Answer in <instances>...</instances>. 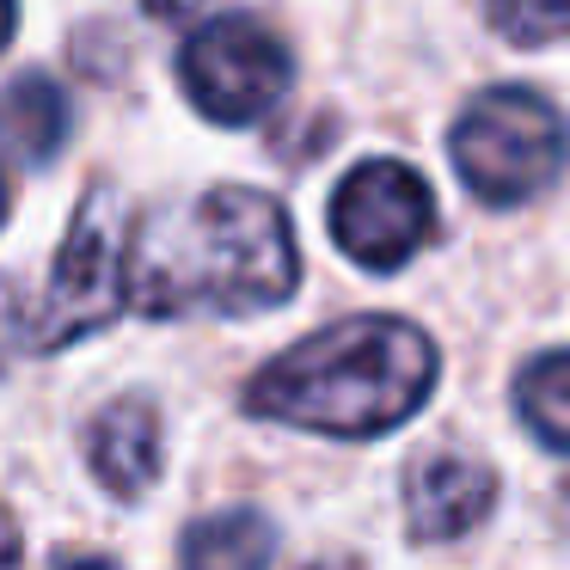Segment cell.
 Instances as JSON below:
<instances>
[{"mask_svg": "<svg viewBox=\"0 0 570 570\" xmlns=\"http://www.w3.org/2000/svg\"><path fill=\"white\" fill-rule=\"evenodd\" d=\"M295 276L288 215L264 190H209L185 209H154L124 239V307L148 320L283 307Z\"/></svg>", "mask_w": 570, "mask_h": 570, "instance_id": "6da1fadb", "label": "cell"}, {"mask_svg": "<svg viewBox=\"0 0 570 570\" xmlns=\"http://www.w3.org/2000/svg\"><path fill=\"white\" fill-rule=\"evenodd\" d=\"M435 386V344L405 320L356 313L264 362L246 405L258 417L325 435H381L405 423Z\"/></svg>", "mask_w": 570, "mask_h": 570, "instance_id": "7a4b0ae2", "label": "cell"}, {"mask_svg": "<svg viewBox=\"0 0 570 570\" xmlns=\"http://www.w3.org/2000/svg\"><path fill=\"white\" fill-rule=\"evenodd\" d=\"M454 173L466 178L472 197L509 203L521 197H540L546 185L558 178V154H564V124L558 111L528 87H497L484 99H472L454 124Z\"/></svg>", "mask_w": 570, "mask_h": 570, "instance_id": "3957f363", "label": "cell"}, {"mask_svg": "<svg viewBox=\"0 0 570 570\" xmlns=\"http://www.w3.org/2000/svg\"><path fill=\"white\" fill-rule=\"evenodd\" d=\"M124 239H129L124 203L111 190H92L87 209L75 215V227L62 239L50 295H43V307L26 325L31 350H62L75 337L99 332L111 313H124Z\"/></svg>", "mask_w": 570, "mask_h": 570, "instance_id": "277c9868", "label": "cell"}, {"mask_svg": "<svg viewBox=\"0 0 570 570\" xmlns=\"http://www.w3.org/2000/svg\"><path fill=\"white\" fill-rule=\"evenodd\" d=\"M178 80L215 124H258L288 92V50L252 13H222L185 43Z\"/></svg>", "mask_w": 570, "mask_h": 570, "instance_id": "5b68a950", "label": "cell"}, {"mask_svg": "<svg viewBox=\"0 0 570 570\" xmlns=\"http://www.w3.org/2000/svg\"><path fill=\"white\" fill-rule=\"evenodd\" d=\"M435 234V197L405 160H368L337 185L332 239L362 271H399Z\"/></svg>", "mask_w": 570, "mask_h": 570, "instance_id": "8992f818", "label": "cell"}, {"mask_svg": "<svg viewBox=\"0 0 570 570\" xmlns=\"http://www.w3.org/2000/svg\"><path fill=\"white\" fill-rule=\"evenodd\" d=\"M497 472L472 454H430L423 466H411L405 491V521L417 540H454V533L479 528L491 515Z\"/></svg>", "mask_w": 570, "mask_h": 570, "instance_id": "52a82bcc", "label": "cell"}, {"mask_svg": "<svg viewBox=\"0 0 570 570\" xmlns=\"http://www.w3.org/2000/svg\"><path fill=\"white\" fill-rule=\"evenodd\" d=\"M87 460L111 497H141L160 479V417L141 399H117L87 435Z\"/></svg>", "mask_w": 570, "mask_h": 570, "instance_id": "ba28073f", "label": "cell"}, {"mask_svg": "<svg viewBox=\"0 0 570 570\" xmlns=\"http://www.w3.org/2000/svg\"><path fill=\"white\" fill-rule=\"evenodd\" d=\"M68 124H75V111H68L62 87L50 75H19L0 92V148L19 154V160L31 166L56 160L68 141Z\"/></svg>", "mask_w": 570, "mask_h": 570, "instance_id": "9c48e42d", "label": "cell"}, {"mask_svg": "<svg viewBox=\"0 0 570 570\" xmlns=\"http://www.w3.org/2000/svg\"><path fill=\"white\" fill-rule=\"evenodd\" d=\"M276 528L258 509H222L185 533V570H271Z\"/></svg>", "mask_w": 570, "mask_h": 570, "instance_id": "30bf717a", "label": "cell"}, {"mask_svg": "<svg viewBox=\"0 0 570 570\" xmlns=\"http://www.w3.org/2000/svg\"><path fill=\"white\" fill-rule=\"evenodd\" d=\"M515 411L528 417V430L540 435L546 454L570 448V356L564 350H540L515 381Z\"/></svg>", "mask_w": 570, "mask_h": 570, "instance_id": "8fae6325", "label": "cell"}, {"mask_svg": "<svg viewBox=\"0 0 570 570\" xmlns=\"http://www.w3.org/2000/svg\"><path fill=\"white\" fill-rule=\"evenodd\" d=\"M491 26L521 50H552L564 38V0H491Z\"/></svg>", "mask_w": 570, "mask_h": 570, "instance_id": "7c38bea8", "label": "cell"}, {"mask_svg": "<svg viewBox=\"0 0 570 570\" xmlns=\"http://www.w3.org/2000/svg\"><path fill=\"white\" fill-rule=\"evenodd\" d=\"M141 7H148V19H160V26H178V19L203 13L209 0H141Z\"/></svg>", "mask_w": 570, "mask_h": 570, "instance_id": "4fadbf2b", "label": "cell"}, {"mask_svg": "<svg viewBox=\"0 0 570 570\" xmlns=\"http://www.w3.org/2000/svg\"><path fill=\"white\" fill-rule=\"evenodd\" d=\"M0 570H26V552H19V528L13 515L0 509Z\"/></svg>", "mask_w": 570, "mask_h": 570, "instance_id": "5bb4252c", "label": "cell"}, {"mask_svg": "<svg viewBox=\"0 0 570 570\" xmlns=\"http://www.w3.org/2000/svg\"><path fill=\"white\" fill-rule=\"evenodd\" d=\"M13 26H19V7H13V0H0V50H7V38H13Z\"/></svg>", "mask_w": 570, "mask_h": 570, "instance_id": "9a60e30c", "label": "cell"}, {"mask_svg": "<svg viewBox=\"0 0 570 570\" xmlns=\"http://www.w3.org/2000/svg\"><path fill=\"white\" fill-rule=\"evenodd\" d=\"M62 570H117V564H111V558H68Z\"/></svg>", "mask_w": 570, "mask_h": 570, "instance_id": "2e32d148", "label": "cell"}, {"mask_svg": "<svg viewBox=\"0 0 570 570\" xmlns=\"http://www.w3.org/2000/svg\"><path fill=\"white\" fill-rule=\"evenodd\" d=\"M0 215H7V190H0Z\"/></svg>", "mask_w": 570, "mask_h": 570, "instance_id": "e0dca14e", "label": "cell"}]
</instances>
